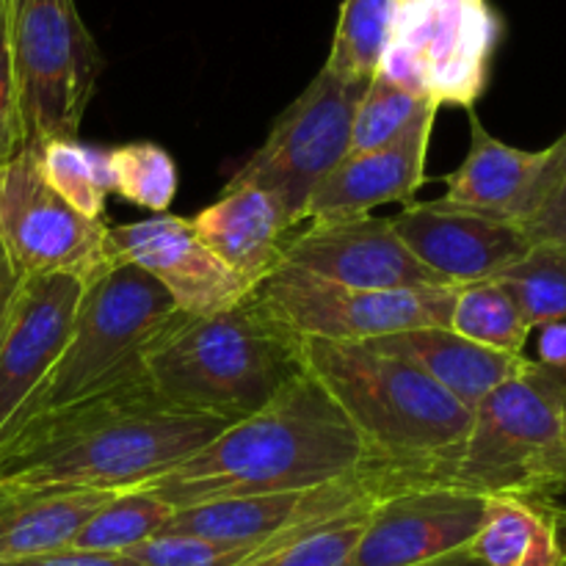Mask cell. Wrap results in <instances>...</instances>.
Wrapping results in <instances>:
<instances>
[{
	"mask_svg": "<svg viewBox=\"0 0 566 566\" xmlns=\"http://www.w3.org/2000/svg\"><path fill=\"white\" fill-rule=\"evenodd\" d=\"M224 429V420L166 401L144 376L11 429L0 440V481L138 490Z\"/></svg>",
	"mask_w": 566,
	"mask_h": 566,
	"instance_id": "obj_1",
	"label": "cell"
},
{
	"mask_svg": "<svg viewBox=\"0 0 566 566\" xmlns=\"http://www.w3.org/2000/svg\"><path fill=\"white\" fill-rule=\"evenodd\" d=\"M365 475L376 473L357 429L321 381L302 370L258 415L227 426L208 446L138 490L188 509L227 497L315 490Z\"/></svg>",
	"mask_w": 566,
	"mask_h": 566,
	"instance_id": "obj_2",
	"label": "cell"
},
{
	"mask_svg": "<svg viewBox=\"0 0 566 566\" xmlns=\"http://www.w3.org/2000/svg\"><path fill=\"white\" fill-rule=\"evenodd\" d=\"M304 370L335 398L387 492L451 484L473 412L423 370L354 343L302 340Z\"/></svg>",
	"mask_w": 566,
	"mask_h": 566,
	"instance_id": "obj_3",
	"label": "cell"
},
{
	"mask_svg": "<svg viewBox=\"0 0 566 566\" xmlns=\"http://www.w3.org/2000/svg\"><path fill=\"white\" fill-rule=\"evenodd\" d=\"M144 370L166 401L232 426L302 374V337L252 293L221 313L177 315L149 346Z\"/></svg>",
	"mask_w": 566,
	"mask_h": 566,
	"instance_id": "obj_4",
	"label": "cell"
},
{
	"mask_svg": "<svg viewBox=\"0 0 566 566\" xmlns=\"http://www.w3.org/2000/svg\"><path fill=\"white\" fill-rule=\"evenodd\" d=\"M180 315L169 293L136 265L119 263L83 287L59 363L11 429L33 415L70 407L147 376L144 359ZM9 429V431H11Z\"/></svg>",
	"mask_w": 566,
	"mask_h": 566,
	"instance_id": "obj_5",
	"label": "cell"
},
{
	"mask_svg": "<svg viewBox=\"0 0 566 566\" xmlns=\"http://www.w3.org/2000/svg\"><path fill=\"white\" fill-rule=\"evenodd\" d=\"M451 486L484 497L566 492V385L531 363L473 409Z\"/></svg>",
	"mask_w": 566,
	"mask_h": 566,
	"instance_id": "obj_6",
	"label": "cell"
},
{
	"mask_svg": "<svg viewBox=\"0 0 566 566\" xmlns=\"http://www.w3.org/2000/svg\"><path fill=\"white\" fill-rule=\"evenodd\" d=\"M501 39L490 0H401L374 77L437 108L475 111Z\"/></svg>",
	"mask_w": 566,
	"mask_h": 566,
	"instance_id": "obj_7",
	"label": "cell"
},
{
	"mask_svg": "<svg viewBox=\"0 0 566 566\" xmlns=\"http://www.w3.org/2000/svg\"><path fill=\"white\" fill-rule=\"evenodd\" d=\"M22 147L77 138L105 59L75 0H9Z\"/></svg>",
	"mask_w": 566,
	"mask_h": 566,
	"instance_id": "obj_8",
	"label": "cell"
},
{
	"mask_svg": "<svg viewBox=\"0 0 566 566\" xmlns=\"http://www.w3.org/2000/svg\"><path fill=\"white\" fill-rule=\"evenodd\" d=\"M365 86L321 66L227 186L263 188L293 227L304 224V208L318 182L352 153V125Z\"/></svg>",
	"mask_w": 566,
	"mask_h": 566,
	"instance_id": "obj_9",
	"label": "cell"
},
{
	"mask_svg": "<svg viewBox=\"0 0 566 566\" xmlns=\"http://www.w3.org/2000/svg\"><path fill=\"white\" fill-rule=\"evenodd\" d=\"M0 252L20 276H72L83 287L114 269L108 224L70 208L22 147L0 164Z\"/></svg>",
	"mask_w": 566,
	"mask_h": 566,
	"instance_id": "obj_10",
	"label": "cell"
},
{
	"mask_svg": "<svg viewBox=\"0 0 566 566\" xmlns=\"http://www.w3.org/2000/svg\"><path fill=\"white\" fill-rule=\"evenodd\" d=\"M254 293L302 340L354 346L423 326L448 329L457 298V287L448 285L357 291L321 282L285 265H280Z\"/></svg>",
	"mask_w": 566,
	"mask_h": 566,
	"instance_id": "obj_11",
	"label": "cell"
},
{
	"mask_svg": "<svg viewBox=\"0 0 566 566\" xmlns=\"http://www.w3.org/2000/svg\"><path fill=\"white\" fill-rule=\"evenodd\" d=\"M490 497L451 484L385 492L370 506L348 566H420L468 551Z\"/></svg>",
	"mask_w": 566,
	"mask_h": 566,
	"instance_id": "obj_12",
	"label": "cell"
},
{
	"mask_svg": "<svg viewBox=\"0 0 566 566\" xmlns=\"http://www.w3.org/2000/svg\"><path fill=\"white\" fill-rule=\"evenodd\" d=\"M282 265L357 291L446 285L403 247L392 219L374 213L357 219L307 221L304 230L287 238Z\"/></svg>",
	"mask_w": 566,
	"mask_h": 566,
	"instance_id": "obj_13",
	"label": "cell"
},
{
	"mask_svg": "<svg viewBox=\"0 0 566 566\" xmlns=\"http://www.w3.org/2000/svg\"><path fill=\"white\" fill-rule=\"evenodd\" d=\"M108 252L116 265H136L153 276L182 315L221 313L254 293L199 241L191 219L182 216L160 213L108 227Z\"/></svg>",
	"mask_w": 566,
	"mask_h": 566,
	"instance_id": "obj_14",
	"label": "cell"
},
{
	"mask_svg": "<svg viewBox=\"0 0 566 566\" xmlns=\"http://www.w3.org/2000/svg\"><path fill=\"white\" fill-rule=\"evenodd\" d=\"M468 155L459 169L446 177L442 202L525 230L545 208L562 177L564 133L545 149H520L492 136L475 111H468Z\"/></svg>",
	"mask_w": 566,
	"mask_h": 566,
	"instance_id": "obj_15",
	"label": "cell"
},
{
	"mask_svg": "<svg viewBox=\"0 0 566 566\" xmlns=\"http://www.w3.org/2000/svg\"><path fill=\"white\" fill-rule=\"evenodd\" d=\"M385 492V481L376 479V475H365V479L315 486V490L227 497V501L177 509L164 534L265 545V542L302 534V531L326 523V520L337 517V514L348 512L359 503L381 497Z\"/></svg>",
	"mask_w": 566,
	"mask_h": 566,
	"instance_id": "obj_16",
	"label": "cell"
},
{
	"mask_svg": "<svg viewBox=\"0 0 566 566\" xmlns=\"http://www.w3.org/2000/svg\"><path fill=\"white\" fill-rule=\"evenodd\" d=\"M81 296L72 276H22L0 337V440L59 363Z\"/></svg>",
	"mask_w": 566,
	"mask_h": 566,
	"instance_id": "obj_17",
	"label": "cell"
},
{
	"mask_svg": "<svg viewBox=\"0 0 566 566\" xmlns=\"http://www.w3.org/2000/svg\"><path fill=\"white\" fill-rule=\"evenodd\" d=\"M392 227L403 247L451 287L495 280L531 247L520 227L453 208L442 199L407 205Z\"/></svg>",
	"mask_w": 566,
	"mask_h": 566,
	"instance_id": "obj_18",
	"label": "cell"
},
{
	"mask_svg": "<svg viewBox=\"0 0 566 566\" xmlns=\"http://www.w3.org/2000/svg\"><path fill=\"white\" fill-rule=\"evenodd\" d=\"M440 111L420 116L401 138L370 153H348L329 177L318 182L304 208V221L357 219L381 205H412L426 182L431 130Z\"/></svg>",
	"mask_w": 566,
	"mask_h": 566,
	"instance_id": "obj_19",
	"label": "cell"
},
{
	"mask_svg": "<svg viewBox=\"0 0 566 566\" xmlns=\"http://www.w3.org/2000/svg\"><path fill=\"white\" fill-rule=\"evenodd\" d=\"M191 227L199 241L254 291L280 269L287 238L296 230L280 202L254 186H224L213 205L193 216Z\"/></svg>",
	"mask_w": 566,
	"mask_h": 566,
	"instance_id": "obj_20",
	"label": "cell"
},
{
	"mask_svg": "<svg viewBox=\"0 0 566 566\" xmlns=\"http://www.w3.org/2000/svg\"><path fill=\"white\" fill-rule=\"evenodd\" d=\"M365 346L423 370L431 381H437L448 396L464 403L470 412L492 390L512 381L514 376L525 374L534 363L525 354H506L479 346V343L468 340L451 329H442V326L409 329L401 335L379 337V340H370Z\"/></svg>",
	"mask_w": 566,
	"mask_h": 566,
	"instance_id": "obj_21",
	"label": "cell"
},
{
	"mask_svg": "<svg viewBox=\"0 0 566 566\" xmlns=\"http://www.w3.org/2000/svg\"><path fill=\"white\" fill-rule=\"evenodd\" d=\"M116 492L0 481V564L66 551Z\"/></svg>",
	"mask_w": 566,
	"mask_h": 566,
	"instance_id": "obj_22",
	"label": "cell"
},
{
	"mask_svg": "<svg viewBox=\"0 0 566 566\" xmlns=\"http://www.w3.org/2000/svg\"><path fill=\"white\" fill-rule=\"evenodd\" d=\"M468 551L486 566H566V506L558 497H490Z\"/></svg>",
	"mask_w": 566,
	"mask_h": 566,
	"instance_id": "obj_23",
	"label": "cell"
},
{
	"mask_svg": "<svg viewBox=\"0 0 566 566\" xmlns=\"http://www.w3.org/2000/svg\"><path fill=\"white\" fill-rule=\"evenodd\" d=\"M33 153L39 175L75 213L88 221L105 219L108 197L114 193L111 147H97L81 138H53Z\"/></svg>",
	"mask_w": 566,
	"mask_h": 566,
	"instance_id": "obj_24",
	"label": "cell"
},
{
	"mask_svg": "<svg viewBox=\"0 0 566 566\" xmlns=\"http://www.w3.org/2000/svg\"><path fill=\"white\" fill-rule=\"evenodd\" d=\"M177 509L147 490L116 492L83 523L72 539V551L127 553L164 534Z\"/></svg>",
	"mask_w": 566,
	"mask_h": 566,
	"instance_id": "obj_25",
	"label": "cell"
},
{
	"mask_svg": "<svg viewBox=\"0 0 566 566\" xmlns=\"http://www.w3.org/2000/svg\"><path fill=\"white\" fill-rule=\"evenodd\" d=\"M448 329L479 346L506 354H523L534 332L512 293L495 280L457 287Z\"/></svg>",
	"mask_w": 566,
	"mask_h": 566,
	"instance_id": "obj_26",
	"label": "cell"
},
{
	"mask_svg": "<svg viewBox=\"0 0 566 566\" xmlns=\"http://www.w3.org/2000/svg\"><path fill=\"white\" fill-rule=\"evenodd\" d=\"M398 3L401 0H343L326 70L368 83L376 75Z\"/></svg>",
	"mask_w": 566,
	"mask_h": 566,
	"instance_id": "obj_27",
	"label": "cell"
},
{
	"mask_svg": "<svg viewBox=\"0 0 566 566\" xmlns=\"http://www.w3.org/2000/svg\"><path fill=\"white\" fill-rule=\"evenodd\" d=\"M517 302L531 329L566 321V249L531 243L528 252L495 276Z\"/></svg>",
	"mask_w": 566,
	"mask_h": 566,
	"instance_id": "obj_28",
	"label": "cell"
},
{
	"mask_svg": "<svg viewBox=\"0 0 566 566\" xmlns=\"http://www.w3.org/2000/svg\"><path fill=\"white\" fill-rule=\"evenodd\" d=\"M111 180L122 202L160 216L175 202L180 171L160 144L130 142L111 147Z\"/></svg>",
	"mask_w": 566,
	"mask_h": 566,
	"instance_id": "obj_29",
	"label": "cell"
},
{
	"mask_svg": "<svg viewBox=\"0 0 566 566\" xmlns=\"http://www.w3.org/2000/svg\"><path fill=\"white\" fill-rule=\"evenodd\" d=\"M374 501H365L326 523L280 539L243 566H348Z\"/></svg>",
	"mask_w": 566,
	"mask_h": 566,
	"instance_id": "obj_30",
	"label": "cell"
},
{
	"mask_svg": "<svg viewBox=\"0 0 566 566\" xmlns=\"http://www.w3.org/2000/svg\"><path fill=\"white\" fill-rule=\"evenodd\" d=\"M437 105L420 99L381 77H370L359 97L352 125V153H370L401 138L423 114ZM440 111V108H437Z\"/></svg>",
	"mask_w": 566,
	"mask_h": 566,
	"instance_id": "obj_31",
	"label": "cell"
},
{
	"mask_svg": "<svg viewBox=\"0 0 566 566\" xmlns=\"http://www.w3.org/2000/svg\"><path fill=\"white\" fill-rule=\"evenodd\" d=\"M276 542L241 545V542H216L202 539V536L160 534L155 539L127 551L125 556L142 566H243L247 562H252V558H258L260 553L269 551L271 545H276Z\"/></svg>",
	"mask_w": 566,
	"mask_h": 566,
	"instance_id": "obj_32",
	"label": "cell"
},
{
	"mask_svg": "<svg viewBox=\"0 0 566 566\" xmlns=\"http://www.w3.org/2000/svg\"><path fill=\"white\" fill-rule=\"evenodd\" d=\"M22 149L20 99H17L14 61H11L9 0H0V164Z\"/></svg>",
	"mask_w": 566,
	"mask_h": 566,
	"instance_id": "obj_33",
	"label": "cell"
},
{
	"mask_svg": "<svg viewBox=\"0 0 566 566\" xmlns=\"http://www.w3.org/2000/svg\"><path fill=\"white\" fill-rule=\"evenodd\" d=\"M564 138H566V130H564ZM523 232L528 235L531 243H553V247L566 249V155H564L562 177H558L551 199H547L545 208L534 216V221H531Z\"/></svg>",
	"mask_w": 566,
	"mask_h": 566,
	"instance_id": "obj_34",
	"label": "cell"
},
{
	"mask_svg": "<svg viewBox=\"0 0 566 566\" xmlns=\"http://www.w3.org/2000/svg\"><path fill=\"white\" fill-rule=\"evenodd\" d=\"M536 365L566 385V321L536 326Z\"/></svg>",
	"mask_w": 566,
	"mask_h": 566,
	"instance_id": "obj_35",
	"label": "cell"
},
{
	"mask_svg": "<svg viewBox=\"0 0 566 566\" xmlns=\"http://www.w3.org/2000/svg\"><path fill=\"white\" fill-rule=\"evenodd\" d=\"M0 566H142L125 553H86V551H55L44 553V556L20 558V562H9Z\"/></svg>",
	"mask_w": 566,
	"mask_h": 566,
	"instance_id": "obj_36",
	"label": "cell"
},
{
	"mask_svg": "<svg viewBox=\"0 0 566 566\" xmlns=\"http://www.w3.org/2000/svg\"><path fill=\"white\" fill-rule=\"evenodd\" d=\"M20 282L22 276L11 269L9 260H6L3 252H0V337H3L6 321H9L11 304H14L17 291H20Z\"/></svg>",
	"mask_w": 566,
	"mask_h": 566,
	"instance_id": "obj_37",
	"label": "cell"
},
{
	"mask_svg": "<svg viewBox=\"0 0 566 566\" xmlns=\"http://www.w3.org/2000/svg\"><path fill=\"white\" fill-rule=\"evenodd\" d=\"M420 566H486V564H481L470 551H459V553H451V556L437 558V562L420 564Z\"/></svg>",
	"mask_w": 566,
	"mask_h": 566,
	"instance_id": "obj_38",
	"label": "cell"
}]
</instances>
